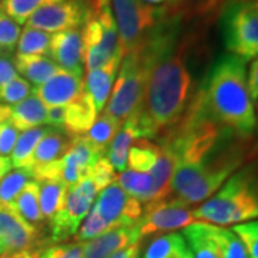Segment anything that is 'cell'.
I'll use <instances>...</instances> for the list:
<instances>
[{"instance_id": "cell-40", "label": "cell", "mask_w": 258, "mask_h": 258, "mask_svg": "<svg viewBox=\"0 0 258 258\" xmlns=\"http://www.w3.org/2000/svg\"><path fill=\"white\" fill-rule=\"evenodd\" d=\"M20 32L22 29L18 23L0 9V53L3 55L13 53V50L18 46Z\"/></svg>"}, {"instance_id": "cell-2", "label": "cell", "mask_w": 258, "mask_h": 258, "mask_svg": "<svg viewBox=\"0 0 258 258\" xmlns=\"http://www.w3.org/2000/svg\"><path fill=\"white\" fill-rule=\"evenodd\" d=\"M198 96L207 116L221 129L241 138L254 132L257 116L247 86L245 60L241 57L218 56Z\"/></svg>"}, {"instance_id": "cell-27", "label": "cell", "mask_w": 258, "mask_h": 258, "mask_svg": "<svg viewBox=\"0 0 258 258\" xmlns=\"http://www.w3.org/2000/svg\"><path fill=\"white\" fill-rule=\"evenodd\" d=\"M39 205L43 221L50 222V220L60 211L66 204V197L69 186L62 181H43L39 182Z\"/></svg>"}, {"instance_id": "cell-47", "label": "cell", "mask_w": 258, "mask_h": 258, "mask_svg": "<svg viewBox=\"0 0 258 258\" xmlns=\"http://www.w3.org/2000/svg\"><path fill=\"white\" fill-rule=\"evenodd\" d=\"M0 258H35V248L19 251V252H10V254H3V255H0Z\"/></svg>"}, {"instance_id": "cell-13", "label": "cell", "mask_w": 258, "mask_h": 258, "mask_svg": "<svg viewBox=\"0 0 258 258\" xmlns=\"http://www.w3.org/2000/svg\"><path fill=\"white\" fill-rule=\"evenodd\" d=\"M49 56L62 71L82 76L85 74V47L81 29L57 32L50 36Z\"/></svg>"}, {"instance_id": "cell-34", "label": "cell", "mask_w": 258, "mask_h": 258, "mask_svg": "<svg viewBox=\"0 0 258 258\" xmlns=\"http://www.w3.org/2000/svg\"><path fill=\"white\" fill-rule=\"evenodd\" d=\"M53 2H59V0H3L0 3V9L20 26V25H26L29 18L37 9Z\"/></svg>"}, {"instance_id": "cell-43", "label": "cell", "mask_w": 258, "mask_h": 258, "mask_svg": "<svg viewBox=\"0 0 258 258\" xmlns=\"http://www.w3.org/2000/svg\"><path fill=\"white\" fill-rule=\"evenodd\" d=\"M9 56L10 55L0 53V86L18 76V72L13 64V59H10Z\"/></svg>"}, {"instance_id": "cell-52", "label": "cell", "mask_w": 258, "mask_h": 258, "mask_svg": "<svg viewBox=\"0 0 258 258\" xmlns=\"http://www.w3.org/2000/svg\"><path fill=\"white\" fill-rule=\"evenodd\" d=\"M135 258H139V254H138V255H135Z\"/></svg>"}, {"instance_id": "cell-35", "label": "cell", "mask_w": 258, "mask_h": 258, "mask_svg": "<svg viewBox=\"0 0 258 258\" xmlns=\"http://www.w3.org/2000/svg\"><path fill=\"white\" fill-rule=\"evenodd\" d=\"M32 175L23 169H13L0 181V203L13 204L23 186L30 181Z\"/></svg>"}, {"instance_id": "cell-25", "label": "cell", "mask_w": 258, "mask_h": 258, "mask_svg": "<svg viewBox=\"0 0 258 258\" xmlns=\"http://www.w3.org/2000/svg\"><path fill=\"white\" fill-rule=\"evenodd\" d=\"M47 129L49 128L39 126V128L23 131L19 134L18 141L13 147L12 154L9 155L12 166L15 169H23V171H28L29 174L32 172L35 149H36L37 144L40 142V139L43 138V135L47 132Z\"/></svg>"}, {"instance_id": "cell-31", "label": "cell", "mask_w": 258, "mask_h": 258, "mask_svg": "<svg viewBox=\"0 0 258 258\" xmlns=\"http://www.w3.org/2000/svg\"><path fill=\"white\" fill-rule=\"evenodd\" d=\"M159 155V145L149 139H137L128 154L129 169L149 174Z\"/></svg>"}, {"instance_id": "cell-30", "label": "cell", "mask_w": 258, "mask_h": 258, "mask_svg": "<svg viewBox=\"0 0 258 258\" xmlns=\"http://www.w3.org/2000/svg\"><path fill=\"white\" fill-rule=\"evenodd\" d=\"M120 126H122V123H119L118 120L113 119L103 112L101 115H98L92 128L89 129L86 132V135H83V137L99 154L105 155L111 145L112 139L115 138Z\"/></svg>"}, {"instance_id": "cell-46", "label": "cell", "mask_w": 258, "mask_h": 258, "mask_svg": "<svg viewBox=\"0 0 258 258\" xmlns=\"http://www.w3.org/2000/svg\"><path fill=\"white\" fill-rule=\"evenodd\" d=\"M12 161H10V157H2L0 155V181L5 178V176L9 174L12 171Z\"/></svg>"}, {"instance_id": "cell-17", "label": "cell", "mask_w": 258, "mask_h": 258, "mask_svg": "<svg viewBox=\"0 0 258 258\" xmlns=\"http://www.w3.org/2000/svg\"><path fill=\"white\" fill-rule=\"evenodd\" d=\"M141 240L138 224L134 227L112 228L93 240L83 242V258H109L120 249L139 244Z\"/></svg>"}, {"instance_id": "cell-33", "label": "cell", "mask_w": 258, "mask_h": 258, "mask_svg": "<svg viewBox=\"0 0 258 258\" xmlns=\"http://www.w3.org/2000/svg\"><path fill=\"white\" fill-rule=\"evenodd\" d=\"M49 45H50V35L46 32L37 29L26 28L20 32L18 40L19 55H49Z\"/></svg>"}, {"instance_id": "cell-37", "label": "cell", "mask_w": 258, "mask_h": 258, "mask_svg": "<svg viewBox=\"0 0 258 258\" xmlns=\"http://www.w3.org/2000/svg\"><path fill=\"white\" fill-rule=\"evenodd\" d=\"M35 258H83L81 242H52L35 248Z\"/></svg>"}, {"instance_id": "cell-8", "label": "cell", "mask_w": 258, "mask_h": 258, "mask_svg": "<svg viewBox=\"0 0 258 258\" xmlns=\"http://www.w3.org/2000/svg\"><path fill=\"white\" fill-rule=\"evenodd\" d=\"M98 194L89 175L82 178L74 186H69L64 207L49 222L52 242H64L76 235L85 217L92 210Z\"/></svg>"}, {"instance_id": "cell-19", "label": "cell", "mask_w": 258, "mask_h": 258, "mask_svg": "<svg viewBox=\"0 0 258 258\" xmlns=\"http://www.w3.org/2000/svg\"><path fill=\"white\" fill-rule=\"evenodd\" d=\"M120 62H122V57H118L99 69H95V71L85 74L83 91H86L91 95L98 112L103 111L106 102L111 96L112 88H113V83H115L116 75L119 71Z\"/></svg>"}, {"instance_id": "cell-5", "label": "cell", "mask_w": 258, "mask_h": 258, "mask_svg": "<svg viewBox=\"0 0 258 258\" xmlns=\"http://www.w3.org/2000/svg\"><path fill=\"white\" fill-rule=\"evenodd\" d=\"M82 37L85 47V72L99 69L113 59L123 57L111 3L92 8L91 16L82 29Z\"/></svg>"}, {"instance_id": "cell-54", "label": "cell", "mask_w": 258, "mask_h": 258, "mask_svg": "<svg viewBox=\"0 0 258 258\" xmlns=\"http://www.w3.org/2000/svg\"><path fill=\"white\" fill-rule=\"evenodd\" d=\"M89 2H91V0H89Z\"/></svg>"}, {"instance_id": "cell-44", "label": "cell", "mask_w": 258, "mask_h": 258, "mask_svg": "<svg viewBox=\"0 0 258 258\" xmlns=\"http://www.w3.org/2000/svg\"><path fill=\"white\" fill-rule=\"evenodd\" d=\"M247 86H248L251 101L255 102L258 99V56L251 62L247 76Z\"/></svg>"}, {"instance_id": "cell-38", "label": "cell", "mask_w": 258, "mask_h": 258, "mask_svg": "<svg viewBox=\"0 0 258 258\" xmlns=\"http://www.w3.org/2000/svg\"><path fill=\"white\" fill-rule=\"evenodd\" d=\"M18 129L10 120V106L0 105V155L9 157L19 137Z\"/></svg>"}, {"instance_id": "cell-29", "label": "cell", "mask_w": 258, "mask_h": 258, "mask_svg": "<svg viewBox=\"0 0 258 258\" xmlns=\"http://www.w3.org/2000/svg\"><path fill=\"white\" fill-rule=\"evenodd\" d=\"M39 191H40L39 182L35 179H30L12 204L16 208V211L35 227L45 222L39 205Z\"/></svg>"}, {"instance_id": "cell-12", "label": "cell", "mask_w": 258, "mask_h": 258, "mask_svg": "<svg viewBox=\"0 0 258 258\" xmlns=\"http://www.w3.org/2000/svg\"><path fill=\"white\" fill-rule=\"evenodd\" d=\"M39 230L26 221L12 204L0 203V244L6 254L39 247Z\"/></svg>"}, {"instance_id": "cell-41", "label": "cell", "mask_w": 258, "mask_h": 258, "mask_svg": "<svg viewBox=\"0 0 258 258\" xmlns=\"http://www.w3.org/2000/svg\"><path fill=\"white\" fill-rule=\"evenodd\" d=\"M232 231L244 244L248 258H258V221H247L234 225Z\"/></svg>"}, {"instance_id": "cell-11", "label": "cell", "mask_w": 258, "mask_h": 258, "mask_svg": "<svg viewBox=\"0 0 258 258\" xmlns=\"http://www.w3.org/2000/svg\"><path fill=\"white\" fill-rule=\"evenodd\" d=\"M195 222L188 205L176 200H164L161 203L147 204V208L138 222L141 238L155 232L176 231Z\"/></svg>"}, {"instance_id": "cell-3", "label": "cell", "mask_w": 258, "mask_h": 258, "mask_svg": "<svg viewBox=\"0 0 258 258\" xmlns=\"http://www.w3.org/2000/svg\"><path fill=\"white\" fill-rule=\"evenodd\" d=\"M195 221L225 227L258 218V172L244 168L192 211Z\"/></svg>"}, {"instance_id": "cell-23", "label": "cell", "mask_w": 258, "mask_h": 258, "mask_svg": "<svg viewBox=\"0 0 258 258\" xmlns=\"http://www.w3.org/2000/svg\"><path fill=\"white\" fill-rule=\"evenodd\" d=\"M71 142H72V138L63 132H60V129H47V132L43 135V138L40 139V142L37 144L35 149L32 171L59 161L66 154L68 148L71 147Z\"/></svg>"}, {"instance_id": "cell-4", "label": "cell", "mask_w": 258, "mask_h": 258, "mask_svg": "<svg viewBox=\"0 0 258 258\" xmlns=\"http://www.w3.org/2000/svg\"><path fill=\"white\" fill-rule=\"evenodd\" d=\"M227 53L242 60L258 56V0H227L220 13Z\"/></svg>"}, {"instance_id": "cell-45", "label": "cell", "mask_w": 258, "mask_h": 258, "mask_svg": "<svg viewBox=\"0 0 258 258\" xmlns=\"http://www.w3.org/2000/svg\"><path fill=\"white\" fill-rule=\"evenodd\" d=\"M139 254V244H135V245H131V247H126V248L120 249L118 252L112 254L109 258H135V255Z\"/></svg>"}, {"instance_id": "cell-24", "label": "cell", "mask_w": 258, "mask_h": 258, "mask_svg": "<svg viewBox=\"0 0 258 258\" xmlns=\"http://www.w3.org/2000/svg\"><path fill=\"white\" fill-rule=\"evenodd\" d=\"M182 237L192 258H220L211 232V224L195 221L182 228Z\"/></svg>"}, {"instance_id": "cell-14", "label": "cell", "mask_w": 258, "mask_h": 258, "mask_svg": "<svg viewBox=\"0 0 258 258\" xmlns=\"http://www.w3.org/2000/svg\"><path fill=\"white\" fill-rule=\"evenodd\" d=\"M105 157L85 139V137L72 138L71 147L59 159V181L68 186H74L89 174L99 158Z\"/></svg>"}, {"instance_id": "cell-36", "label": "cell", "mask_w": 258, "mask_h": 258, "mask_svg": "<svg viewBox=\"0 0 258 258\" xmlns=\"http://www.w3.org/2000/svg\"><path fill=\"white\" fill-rule=\"evenodd\" d=\"M109 230H111L109 225L103 221V218L99 215V212L95 210V207H92V210L85 217V220L75 235V242H81V244L88 242Z\"/></svg>"}, {"instance_id": "cell-16", "label": "cell", "mask_w": 258, "mask_h": 258, "mask_svg": "<svg viewBox=\"0 0 258 258\" xmlns=\"http://www.w3.org/2000/svg\"><path fill=\"white\" fill-rule=\"evenodd\" d=\"M83 92V78L59 69L45 83L32 88V93L36 95L46 108L66 106L75 101Z\"/></svg>"}, {"instance_id": "cell-7", "label": "cell", "mask_w": 258, "mask_h": 258, "mask_svg": "<svg viewBox=\"0 0 258 258\" xmlns=\"http://www.w3.org/2000/svg\"><path fill=\"white\" fill-rule=\"evenodd\" d=\"M242 152L244 151L240 148H230L211 159L207 158L204 162L201 175L189 186H186L182 192L169 200H176L188 207L207 201L221 188L224 182L232 175V172H235V169L241 165Z\"/></svg>"}, {"instance_id": "cell-22", "label": "cell", "mask_w": 258, "mask_h": 258, "mask_svg": "<svg viewBox=\"0 0 258 258\" xmlns=\"http://www.w3.org/2000/svg\"><path fill=\"white\" fill-rule=\"evenodd\" d=\"M13 64L19 76H22L28 82L33 83L35 86L45 83L59 72V68L49 56L16 53L13 59Z\"/></svg>"}, {"instance_id": "cell-49", "label": "cell", "mask_w": 258, "mask_h": 258, "mask_svg": "<svg viewBox=\"0 0 258 258\" xmlns=\"http://www.w3.org/2000/svg\"><path fill=\"white\" fill-rule=\"evenodd\" d=\"M3 254H6V251H5V248H3L2 244H0V255H3Z\"/></svg>"}, {"instance_id": "cell-9", "label": "cell", "mask_w": 258, "mask_h": 258, "mask_svg": "<svg viewBox=\"0 0 258 258\" xmlns=\"http://www.w3.org/2000/svg\"><path fill=\"white\" fill-rule=\"evenodd\" d=\"M89 0H59L37 9L26 22V26L46 33L81 29L91 16Z\"/></svg>"}, {"instance_id": "cell-48", "label": "cell", "mask_w": 258, "mask_h": 258, "mask_svg": "<svg viewBox=\"0 0 258 258\" xmlns=\"http://www.w3.org/2000/svg\"><path fill=\"white\" fill-rule=\"evenodd\" d=\"M144 2H147L149 5H155V3H161V2H165V0H144Z\"/></svg>"}, {"instance_id": "cell-50", "label": "cell", "mask_w": 258, "mask_h": 258, "mask_svg": "<svg viewBox=\"0 0 258 258\" xmlns=\"http://www.w3.org/2000/svg\"><path fill=\"white\" fill-rule=\"evenodd\" d=\"M185 258H192V254L189 252V254H188V255H186V257H185Z\"/></svg>"}, {"instance_id": "cell-51", "label": "cell", "mask_w": 258, "mask_h": 258, "mask_svg": "<svg viewBox=\"0 0 258 258\" xmlns=\"http://www.w3.org/2000/svg\"><path fill=\"white\" fill-rule=\"evenodd\" d=\"M255 102H257V116H258V99Z\"/></svg>"}, {"instance_id": "cell-1", "label": "cell", "mask_w": 258, "mask_h": 258, "mask_svg": "<svg viewBox=\"0 0 258 258\" xmlns=\"http://www.w3.org/2000/svg\"><path fill=\"white\" fill-rule=\"evenodd\" d=\"M186 40L178 42L154 63L144 98L132 112L142 139H151L175 126L192 102L194 78L186 55Z\"/></svg>"}, {"instance_id": "cell-32", "label": "cell", "mask_w": 258, "mask_h": 258, "mask_svg": "<svg viewBox=\"0 0 258 258\" xmlns=\"http://www.w3.org/2000/svg\"><path fill=\"white\" fill-rule=\"evenodd\" d=\"M211 232L220 252V258H248L244 244L234 231L211 224Z\"/></svg>"}, {"instance_id": "cell-53", "label": "cell", "mask_w": 258, "mask_h": 258, "mask_svg": "<svg viewBox=\"0 0 258 258\" xmlns=\"http://www.w3.org/2000/svg\"><path fill=\"white\" fill-rule=\"evenodd\" d=\"M2 2H3V0H0V3H2Z\"/></svg>"}, {"instance_id": "cell-18", "label": "cell", "mask_w": 258, "mask_h": 258, "mask_svg": "<svg viewBox=\"0 0 258 258\" xmlns=\"http://www.w3.org/2000/svg\"><path fill=\"white\" fill-rule=\"evenodd\" d=\"M99 112L93 103L91 95L83 91L75 101L64 106L63 131L71 138L83 137L92 128Z\"/></svg>"}, {"instance_id": "cell-39", "label": "cell", "mask_w": 258, "mask_h": 258, "mask_svg": "<svg viewBox=\"0 0 258 258\" xmlns=\"http://www.w3.org/2000/svg\"><path fill=\"white\" fill-rule=\"evenodd\" d=\"M30 93H32L30 83L18 75L15 79L0 86V103L13 106L23 99H26Z\"/></svg>"}, {"instance_id": "cell-6", "label": "cell", "mask_w": 258, "mask_h": 258, "mask_svg": "<svg viewBox=\"0 0 258 258\" xmlns=\"http://www.w3.org/2000/svg\"><path fill=\"white\" fill-rule=\"evenodd\" d=\"M123 56L137 50L162 19L161 8L144 0H111Z\"/></svg>"}, {"instance_id": "cell-28", "label": "cell", "mask_w": 258, "mask_h": 258, "mask_svg": "<svg viewBox=\"0 0 258 258\" xmlns=\"http://www.w3.org/2000/svg\"><path fill=\"white\" fill-rule=\"evenodd\" d=\"M116 182L129 197L138 200L139 203H152L154 184H152L151 175L147 172H137L132 169H125L116 178Z\"/></svg>"}, {"instance_id": "cell-15", "label": "cell", "mask_w": 258, "mask_h": 258, "mask_svg": "<svg viewBox=\"0 0 258 258\" xmlns=\"http://www.w3.org/2000/svg\"><path fill=\"white\" fill-rule=\"evenodd\" d=\"M227 0H166L161 8L165 19L176 23H211L220 16Z\"/></svg>"}, {"instance_id": "cell-10", "label": "cell", "mask_w": 258, "mask_h": 258, "mask_svg": "<svg viewBox=\"0 0 258 258\" xmlns=\"http://www.w3.org/2000/svg\"><path fill=\"white\" fill-rule=\"evenodd\" d=\"M95 210L99 212L109 228L134 227L144 214V208L138 200L129 197L116 181L98 194L95 200Z\"/></svg>"}, {"instance_id": "cell-26", "label": "cell", "mask_w": 258, "mask_h": 258, "mask_svg": "<svg viewBox=\"0 0 258 258\" xmlns=\"http://www.w3.org/2000/svg\"><path fill=\"white\" fill-rule=\"evenodd\" d=\"M189 254L182 234L169 232L158 235L148 244L142 258H185Z\"/></svg>"}, {"instance_id": "cell-42", "label": "cell", "mask_w": 258, "mask_h": 258, "mask_svg": "<svg viewBox=\"0 0 258 258\" xmlns=\"http://www.w3.org/2000/svg\"><path fill=\"white\" fill-rule=\"evenodd\" d=\"M88 175L91 176L98 192H101L103 188H106L113 181H116V171L113 169V166L111 165V162L106 157L99 158Z\"/></svg>"}, {"instance_id": "cell-21", "label": "cell", "mask_w": 258, "mask_h": 258, "mask_svg": "<svg viewBox=\"0 0 258 258\" xmlns=\"http://www.w3.org/2000/svg\"><path fill=\"white\" fill-rule=\"evenodd\" d=\"M46 106L33 93H30L26 99L10 106V120L19 132L46 125Z\"/></svg>"}, {"instance_id": "cell-20", "label": "cell", "mask_w": 258, "mask_h": 258, "mask_svg": "<svg viewBox=\"0 0 258 258\" xmlns=\"http://www.w3.org/2000/svg\"><path fill=\"white\" fill-rule=\"evenodd\" d=\"M137 139H142V135H141L135 116L131 113L122 123L115 138L112 139L111 145L105 154V157L108 158V161L111 162V165L116 172L122 174L126 169L129 149Z\"/></svg>"}]
</instances>
